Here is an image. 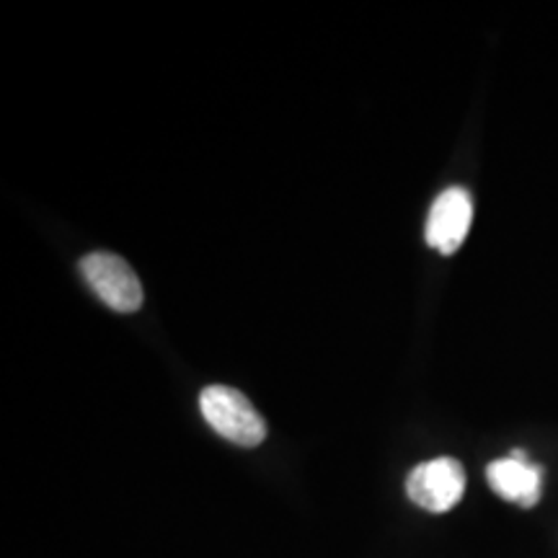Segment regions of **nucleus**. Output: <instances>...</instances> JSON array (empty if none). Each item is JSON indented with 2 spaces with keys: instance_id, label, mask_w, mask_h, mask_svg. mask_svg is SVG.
<instances>
[{
  "instance_id": "nucleus-2",
  "label": "nucleus",
  "mask_w": 558,
  "mask_h": 558,
  "mask_svg": "<svg viewBox=\"0 0 558 558\" xmlns=\"http://www.w3.org/2000/svg\"><path fill=\"white\" fill-rule=\"evenodd\" d=\"M81 275L88 288L117 313H135L143 305V284L122 256L96 251L81 259Z\"/></svg>"
},
{
  "instance_id": "nucleus-3",
  "label": "nucleus",
  "mask_w": 558,
  "mask_h": 558,
  "mask_svg": "<svg viewBox=\"0 0 558 558\" xmlns=\"http://www.w3.org/2000/svg\"><path fill=\"white\" fill-rule=\"evenodd\" d=\"M407 494L416 507L427 512H450L465 494V469L456 458H435L418 463L407 478Z\"/></svg>"
},
{
  "instance_id": "nucleus-1",
  "label": "nucleus",
  "mask_w": 558,
  "mask_h": 558,
  "mask_svg": "<svg viewBox=\"0 0 558 558\" xmlns=\"http://www.w3.org/2000/svg\"><path fill=\"white\" fill-rule=\"evenodd\" d=\"M199 411L209 427L239 448H256L267 439V422L239 388L207 386L199 393Z\"/></svg>"
},
{
  "instance_id": "nucleus-5",
  "label": "nucleus",
  "mask_w": 558,
  "mask_h": 558,
  "mask_svg": "<svg viewBox=\"0 0 558 558\" xmlns=\"http://www.w3.org/2000/svg\"><path fill=\"white\" fill-rule=\"evenodd\" d=\"M486 481L494 494L522 509L535 507L543 497V469L530 460H514L512 456L494 460L486 465Z\"/></svg>"
},
{
  "instance_id": "nucleus-4",
  "label": "nucleus",
  "mask_w": 558,
  "mask_h": 558,
  "mask_svg": "<svg viewBox=\"0 0 558 558\" xmlns=\"http://www.w3.org/2000/svg\"><path fill=\"white\" fill-rule=\"evenodd\" d=\"M473 222V199L463 186H450L435 199L429 209L427 228H424V239L439 254L452 256L463 246L465 235H469Z\"/></svg>"
}]
</instances>
